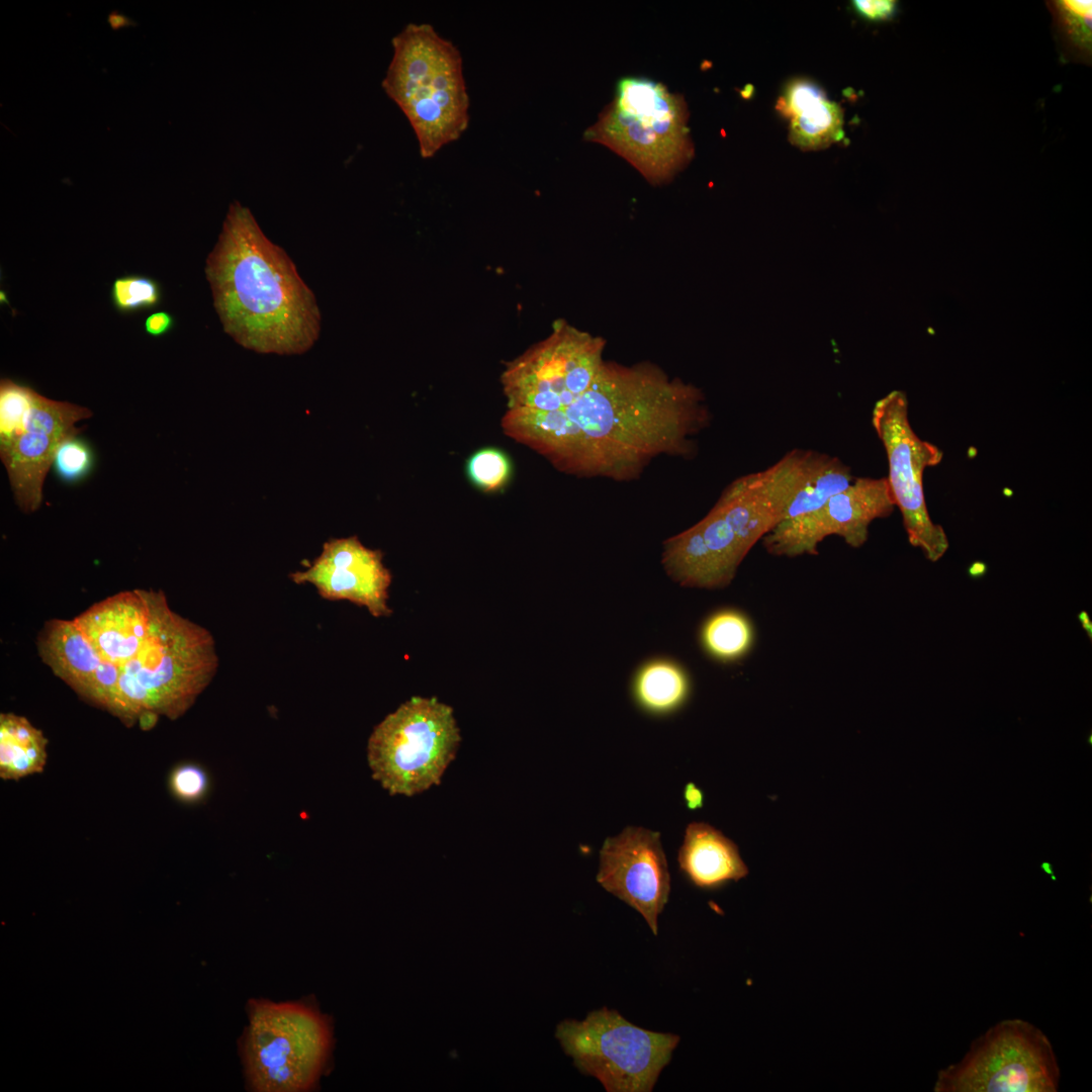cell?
Here are the masks:
<instances>
[{
	"instance_id": "obj_1",
	"label": "cell",
	"mask_w": 1092,
	"mask_h": 1092,
	"mask_svg": "<svg viewBox=\"0 0 1092 1092\" xmlns=\"http://www.w3.org/2000/svg\"><path fill=\"white\" fill-rule=\"evenodd\" d=\"M702 391L654 363L606 361L593 385L553 412L507 410L504 433L577 477L638 478L659 456L689 457L708 426Z\"/></svg>"
},
{
	"instance_id": "obj_2",
	"label": "cell",
	"mask_w": 1092,
	"mask_h": 1092,
	"mask_svg": "<svg viewBox=\"0 0 1092 1092\" xmlns=\"http://www.w3.org/2000/svg\"><path fill=\"white\" fill-rule=\"evenodd\" d=\"M224 332L258 353L301 354L321 331L315 298L251 210L233 202L205 265Z\"/></svg>"
},
{
	"instance_id": "obj_3",
	"label": "cell",
	"mask_w": 1092,
	"mask_h": 1092,
	"mask_svg": "<svg viewBox=\"0 0 1092 1092\" xmlns=\"http://www.w3.org/2000/svg\"><path fill=\"white\" fill-rule=\"evenodd\" d=\"M823 457L794 449L771 466L734 479L700 522L664 541L666 573L689 587L728 585L750 549L783 521Z\"/></svg>"
},
{
	"instance_id": "obj_4",
	"label": "cell",
	"mask_w": 1092,
	"mask_h": 1092,
	"mask_svg": "<svg viewBox=\"0 0 1092 1092\" xmlns=\"http://www.w3.org/2000/svg\"><path fill=\"white\" fill-rule=\"evenodd\" d=\"M381 86L407 118L423 159L457 141L469 125L470 100L459 49L430 23H407L392 37Z\"/></svg>"
},
{
	"instance_id": "obj_5",
	"label": "cell",
	"mask_w": 1092,
	"mask_h": 1092,
	"mask_svg": "<svg viewBox=\"0 0 1092 1092\" xmlns=\"http://www.w3.org/2000/svg\"><path fill=\"white\" fill-rule=\"evenodd\" d=\"M688 121L682 94L648 77L624 76L583 139L606 146L649 183L661 185L670 182L695 155Z\"/></svg>"
},
{
	"instance_id": "obj_6",
	"label": "cell",
	"mask_w": 1092,
	"mask_h": 1092,
	"mask_svg": "<svg viewBox=\"0 0 1092 1092\" xmlns=\"http://www.w3.org/2000/svg\"><path fill=\"white\" fill-rule=\"evenodd\" d=\"M217 667L211 633L174 612L160 632L119 667L111 714L128 727L145 716L176 720L207 688Z\"/></svg>"
},
{
	"instance_id": "obj_7",
	"label": "cell",
	"mask_w": 1092,
	"mask_h": 1092,
	"mask_svg": "<svg viewBox=\"0 0 1092 1092\" xmlns=\"http://www.w3.org/2000/svg\"><path fill=\"white\" fill-rule=\"evenodd\" d=\"M241 1040L248 1087L305 1092L316 1086L333 1046L330 1017L309 1001L251 999Z\"/></svg>"
},
{
	"instance_id": "obj_8",
	"label": "cell",
	"mask_w": 1092,
	"mask_h": 1092,
	"mask_svg": "<svg viewBox=\"0 0 1092 1092\" xmlns=\"http://www.w3.org/2000/svg\"><path fill=\"white\" fill-rule=\"evenodd\" d=\"M460 740L450 706L413 697L373 729L367 747L372 777L390 795L421 793L440 783Z\"/></svg>"
},
{
	"instance_id": "obj_9",
	"label": "cell",
	"mask_w": 1092,
	"mask_h": 1092,
	"mask_svg": "<svg viewBox=\"0 0 1092 1092\" xmlns=\"http://www.w3.org/2000/svg\"><path fill=\"white\" fill-rule=\"evenodd\" d=\"M555 1036L577 1070L607 1092L652 1091L680 1040L674 1033L641 1028L607 1007L581 1021L562 1020Z\"/></svg>"
},
{
	"instance_id": "obj_10",
	"label": "cell",
	"mask_w": 1092,
	"mask_h": 1092,
	"mask_svg": "<svg viewBox=\"0 0 1092 1092\" xmlns=\"http://www.w3.org/2000/svg\"><path fill=\"white\" fill-rule=\"evenodd\" d=\"M91 416L87 407L48 398L8 378L1 380L0 458L22 512L39 508L57 448L79 434L76 423Z\"/></svg>"
},
{
	"instance_id": "obj_11",
	"label": "cell",
	"mask_w": 1092,
	"mask_h": 1092,
	"mask_svg": "<svg viewBox=\"0 0 1092 1092\" xmlns=\"http://www.w3.org/2000/svg\"><path fill=\"white\" fill-rule=\"evenodd\" d=\"M1060 1068L1048 1036L1023 1019H1005L940 1070L935 1092H1056Z\"/></svg>"
},
{
	"instance_id": "obj_12",
	"label": "cell",
	"mask_w": 1092,
	"mask_h": 1092,
	"mask_svg": "<svg viewBox=\"0 0 1092 1092\" xmlns=\"http://www.w3.org/2000/svg\"><path fill=\"white\" fill-rule=\"evenodd\" d=\"M606 342L556 320L550 334L508 362L500 375L507 410L553 412L571 404L605 365Z\"/></svg>"
},
{
	"instance_id": "obj_13",
	"label": "cell",
	"mask_w": 1092,
	"mask_h": 1092,
	"mask_svg": "<svg viewBox=\"0 0 1092 1092\" xmlns=\"http://www.w3.org/2000/svg\"><path fill=\"white\" fill-rule=\"evenodd\" d=\"M872 424L886 451L887 479L895 506L901 512L908 541L921 549L928 560L935 562L945 554L949 543L943 528L935 524L928 513L923 473L927 467L941 461L943 452L913 431L903 391H891L875 403Z\"/></svg>"
},
{
	"instance_id": "obj_14",
	"label": "cell",
	"mask_w": 1092,
	"mask_h": 1092,
	"mask_svg": "<svg viewBox=\"0 0 1092 1092\" xmlns=\"http://www.w3.org/2000/svg\"><path fill=\"white\" fill-rule=\"evenodd\" d=\"M895 507L887 477H855L819 509L780 522L762 538L763 545L776 556L813 555L819 543L835 535L858 548L868 540L871 523L890 516Z\"/></svg>"
},
{
	"instance_id": "obj_15",
	"label": "cell",
	"mask_w": 1092,
	"mask_h": 1092,
	"mask_svg": "<svg viewBox=\"0 0 1092 1092\" xmlns=\"http://www.w3.org/2000/svg\"><path fill=\"white\" fill-rule=\"evenodd\" d=\"M597 882L645 919L654 935L670 893V875L660 834L628 826L608 837L599 852Z\"/></svg>"
},
{
	"instance_id": "obj_16",
	"label": "cell",
	"mask_w": 1092,
	"mask_h": 1092,
	"mask_svg": "<svg viewBox=\"0 0 1092 1092\" xmlns=\"http://www.w3.org/2000/svg\"><path fill=\"white\" fill-rule=\"evenodd\" d=\"M297 584L309 583L329 601H349L376 618L391 614L388 592L391 573L380 550L364 546L357 536L336 538L304 570L290 573Z\"/></svg>"
},
{
	"instance_id": "obj_17",
	"label": "cell",
	"mask_w": 1092,
	"mask_h": 1092,
	"mask_svg": "<svg viewBox=\"0 0 1092 1092\" xmlns=\"http://www.w3.org/2000/svg\"><path fill=\"white\" fill-rule=\"evenodd\" d=\"M174 611L159 590H123L99 601L74 620L97 653L118 669L165 626Z\"/></svg>"
},
{
	"instance_id": "obj_18",
	"label": "cell",
	"mask_w": 1092,
	"mask_h": 1092,
	"mask_svg": "<svg viewBox=\"0 0 1092 1092\" xmlns=\"http://www.w3.org/2000/svg\"><path fill=\"white\" fill-rule=\"evenodd\" d=\"M36 646L42 661L58 677L86 702L112 713L118 667L97 653L74 619L46 622Z\"/></svg>"
},
{
	"instance_id": "obj_19",
	"label": "cell",
	"mask_w": 1092,
	"mask_h": 1092,
	"mask_svg": "<svg viewBox=\"0 0 1092 1092\" xmlns=\"http://www.w3.org/2000/svg\"><path fill=\"white\" fill-rule=\"evenodd\" d=\"M677 861L689 882L706 891L721 889L749 874L738 846L720 830L704 822H692L687 826Z\"/></svg>"
},
{
	"instance_id": "obj_20",
	"label": "cell",
	"mask_w": 1092,
	"mask_h": 1092,
	"mask_svg": "<svg viewBox=\"0 0 1092 1092\" xmlns=\"http://www.w3.org/2000/svg\"><path fill=\"white\" fill-rule=\"evenodd\" d=\"M780 110L790 118L789 138L804 150L822 149L842 140L843 112L811 81L798 79L788 84Z\"/></svg>"
},
{
	"instance_id": "obj_21",
	"label": "cell",
	"mask_w": 1092,
	"mask_h": 1092,
	"mask_svg": "<svg viewBox=\"0 0 1092 1092\" xmlns=\"http://www.w3.org/2000/svg\"><path fill=\"white\" fill-rule=\"evenodd\" d=\"M48 740L25 717L0 715V777L19 780L41 772L47 763Z\"/></svg>"
},
{
	"instance_id": "obj_22",
	"label": "cell",
	"mask_w": 1092,
	"mask_h": 1092,
	"mask_svg": "<svg viewBox=\"0 0 1092 1092\" xmlns=\"http://www.w3.org/2000/svg\"><path fill=\"white\" fill-rule=\"evenodd\" d=\"M688 690L682 670L667 661H653L643 666L634 687L639 704L653 713H666L680 706Z\"/></svg>"
},
{
	"instance_id": "obj_23",
	"label": "cell",
	"mask_w": 1092,
	"mask_h": 1092,
	"mask_svg": "<svg viewBox=\"0 0 1092 1092\" xmlns=\"http://www.w3.org/2000/svg\"><path fill=\"white\" fill-rule=\"evenodd\" d=\"M854 479L849 466L840 459L825 454L818 468L793 496L783 521L819 509Z\"/></svg>"
},
{
	"instance_id": "obj_24",
	"label": "cell",
	"mask_w": 1092,
	"mask_h": 1092,
	"mask_svg": "<svg viewBox=\"0 0 1092 1092\" xmlns=\"http://www.w3.org/2000/svg\"><path fill=\"white\" fill-rule=\"evenodd\" d=\"M705 648L715 657L732 660L742 656L752 642L749 621L735 611H722L712 616L702 631Z\"/></svg>"
},
{
	"instance_id": "obj_25",
	"label": "cell",
	"mask_w": 1092,
	"mask_h": 1092,
	"mask_svg": "<svg viewBox=\"0 0 1092 1092\" xmlns=\"http://www.w3.org/2000/svg\"><path fill=\"white\" fill-rule=\"evenodd\" d=\"M110 296L119 312L129 313L157 306L162 299V289L154 278L126 275L113 281Z\"/></svg>"
},
{
	"instance_id": "obj_26",
	"label": "cell",
	"mask_w": 1092,
	"mask_h": 1092,
	"mask_svg": "<svg viewBox=\"0 0 1092 1092\" xmlns=\"http://www.w3.org/2000/svg\"><path fill=\"white\" fill-rule=\"evenodd\" d=\"M466 472L469 480L484 492H493L508 484L512 476V463L508 455L496 448H483L468 459Z\"/></svg>"
},
{
	"instance_id": "obj_27",
	"label": "cell",
	"mask_w": 1092,
	"mask_h": 1092,
	"mask_svg": "<svg viewBox=\"0 0 1092 1092\" xmlns=\"http://www.w3.org/2000/svg\"><path fill=\"white\" fill-rule=\"evenodd\" d=\"M94 462L91 446L77 434L59 445L51 469L61 481L73 484L84 480L91 473Z\"/></svg>"
},
{
	"instance_id": "obj_28",
	"label": "cell",
	"mask_w": 1092,
	"mask_h": 1092,
	"mask_svg": "<svg viewBox=\"0 0 1092 1092\" xmlns=\"http://www.w3.org/2000/svg\"><path fill=\"white\" fill-rule=\"evenodd\" d=\"M169 786L178 799L194 802L205 795L208 779L201 767L195 764H182L172 771Z\"/></svg>"
},
{
	"instance_id": "obj_29",
	"label": "cell",
	"mask_w": 1092,
	"mask_h": 1092,
	"mask_svg": "<svg viewBox=\"0 0 1092 1092\" xmlns=\"http://www.w3.org/2000/svg\"><path fill=\"white\" fill-rule=\"evenodd\" d=\"M1061 11L1073 33L1084 36L1086 39L1091 35L1092 2L1089 0H1064L1059 2Z\"/></svg>"
},
{
	"instance_id": "obj_30",
	"label": "cell",
	"mask_w": 1092,
	"mask_h": 1092,
	"mask_svg": "<svg viewBox=\"0 0 1092 1092\" xmlns=\"http://www.w3.org/2000/svg\"><path fill=\"white\" fill-rule=\"evenodd\" d=\"M856 10L870 20H883L890 18L896 8V2L892 0H856L853 1Z\"/></svg>"
},
{
	"instance_id": "obj_31",
	"label": "cell",
	"mask_w": 1092,
	"mask_h": 1092,
	"mask_svg": "<svg viewBox=\"0 0 1092 1092\" xmlns=\"http://www.w3.org/2000/svg\"><path fill=\"white\" fill-rule=\"evenodd\" d=\"M174 317L167 311L150 314L145 321V331L152 337H162L174 327Z\"/></svg>"
},
{
	"instance_id": "obj_32",
	"label": "cell",
	"mask_w": 1092,
	"mask_h": 1092,
	"mask_svg": "<svg viewBox=\"0 0 1092 1092\" xmlns=\"http://www.w3.org/2000/svg\"><path fill=\"white\" fill-rule=\"evenodd\" d=\"M705 796L703 791L694 783H688L684 789V801L690 811L701 809L704 806Z\"/></svg>"
},
{
	"instance_id": "obj_33",
	"label": "cell",
	"mask_w": 1092,
	"mask_h": 1092,
	"mask_svg": "<svg viewBox=\"0 0 1092 1092\" xmlns=\"http://www.w3.org/2000/svg\"><path fill=\"white\" fill-rule=\"evenodd\" d=\"M107 21L113 30L135 25V22L131 18L118 11H111L108 14Z\"/></svg>"
}]
</instances>
